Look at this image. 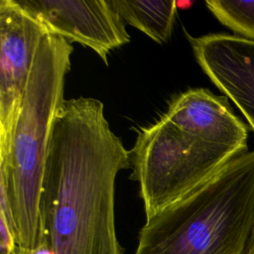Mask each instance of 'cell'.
<instances>
[{"label":"cell","mask_w":254,"mask_h":254,"mask_svg":"<svg viewBox=\"0 0 254 254\" xmlns=\"http://www.w3.org/2000/svg\"><path fill=\"white\" fill-rule=\"evenodd\" d=\"M130 166V152L111 130L103 103L64 99L53 124L40 199L48 244L56 254H122L115 179Z\"/></svg>","instance_id":"1"},{"label":"cell","mask_w":254,"mask_h":254,"mask_svg":"<svg viewBox=\"0 0 254 254\" xmlns=\"http://www.w3.org/2000/svg\"><path fill=\"white\" fill-rule=\"evenodd\" d=\"M248 129L224 95L191 88L174 98L158 121L140 130L129 151L146 218L248 152Z\"/></svg>","instance_id":"2"},{"label":"cell","mask_w":254,"mask_h":254,"mask_svg":"<svg viewBox=\"0 0 254 254\" xmlns=\"http://www.w3.org/2000/svg\"><path fill=\"white\" fill-rule=\"evenodd\" d=\"M72 51L66 39L46 34L10 137L0 143V200L10 210L18 248L28 254L49 245L40 210L41 190L53 124L64 101Z\"/></svg>","instance_id":"3"},{"label":"cell","mask_w":254,"mask_h":254,"mask_svg":"<svg viewBox=\"0 0 254 254\" xmlns=\"http://www.w3.org/2000/svg\"><path fill=\"white\" fill-rule=\"evenodd\" d=\"M254 226V150L146 218L135 254H246Z\"/></svg>","instance_id":"4"},{"label":"cell","mask_w":254,"mask_h":254,"mask_svg":"<svg viewBox=\"0 0 254 254\" xmlns=\"http://www.w3.org/2000/svg\"><path fill=\"white\" fill-rule=\"evenodd\" d=\"M49 33L94 51L107 64L109 53L130 42L125 22L111 0H15Z\"/></svg>","instance_id":"5"},{"label":"cell","mask_w":254,"mask_h":254,"mask_svg":"<svg viewBox=\"0 0 254 254\" xmlns=\"http://www.w3.org/2000/svg\"><path fill=\"white\" fill-rule=\"evenodd\" d=\"M49 32L15 0L0 1V143H6L43 38Z\"/></svg>","instance_id":"6"},{"label":"cell","mask_w":254,"mask_h":254,"mask_svg":"<svg viewBox=\"0 0 254 254\" xmlns=\"http://www.w3.org/2000/svg\"><path fill=\"white\" fill-rule=\"evenodd\" d=\"M189 37L194 58L254 133V41L223 33Z\"/></svg>","instance_id":"7"},{"label":"cell","mask_w":254,"mask_h":254,"mask_svg":"<svg viewBox=\"0 0 254 254\" xmlns=\"http://www.w3.org/2000/svg\"><path fill=\"white\" fill-rule=\"evenodd\" d=\"M122 20L137 28L156 43H166L173 32L177 2L111 0Z\"/></svg>","instance_id":"8"},{"label":"cell","mask_w":254,"mask_h":254,"mask_svg":"<svg viewBox=\"0 0 254 254\" xmlns=\"http://www.w3.org/2000/svg\"><path fill=\"white\" fill-rule=\"evenodd\" d=\"M205 6L235 35L254 41V1L207 0Z\"/></svg>","instance_id":"9"},{"label":"cell","mask_w":254,"mask_h":254,"mask_svg":"<svg viewBox=\"0 0 254 254\" xmlns=\"http://www.w3.org/2000/svg\"><path fill=\"white\" fill-rule=\"evenodd\" d=\"M30 254H56V253L53 251V249L49 245H47V246H44V247H41V248L35 250L34 252H32Z\"/></svg>","instance_id":"10"},{"label":"cell","mask_w":254,"mask_h":254,"mask_svg":"<svg viewBox=\"0 0 254 254\" xmlns=\"http://www.w3.org/2000/svg\"><path fill=\"white\" fill-rule=\"evenodd\" d=\"M246 254H254V226H253L252 233H251V236H250V240H249V243H248V246H247Z\"/></svg>","instance_id":"11"},{"label":"cell","mask_w":254,"mask_h":254,"mask_svg":"<svg viewBox=\"0 0 254 254\" xmlns=\"http://www.w3.org/2000/svg\"><path fill=\"white\" fill-rule=\"evenodd\" d=\"M12 254H28V253H26V252H24V251H22V250H20L19 248L15 251V252H13Z\"/></svg>","instance_id":"12"}]
</instances>
